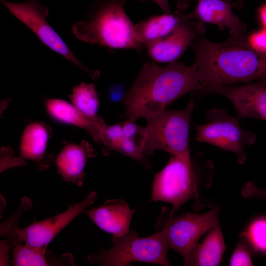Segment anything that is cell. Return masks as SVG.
Masks as SVG:
<instances>
[{"label":"cell","instance_id":"e0dca14e","mask_svg":"<svg viewBox=\"0 0 266 266\" xmlns=\"http://www.w3.org/2000/svg\"><path fill=\"white\" fill-rule=\"evenodd\" d=\"M182 12L153 16L134 26L135 36L146 47L168 36L177 25Z\"/></svg>","mask_w":266,"mask_h":266},{"label":"cell","instance_id":"7a4b0ae2","mask_svg":"<svg viewBox=\"0 0 266 266\" xmlns=\"http://www.w3.org/2000/svg\"><path fill=\"white\" fill-rule=\"evenodd\" d=\"M202 89L191 65L186 66L176 61L164 66L146 63L126 93V120L146 118L165 109L182 96Z\"/></svg>","mask_w":266,"mask_h":266},{"label":"cell","instance_id":"d6986e66","mask_svg":"<svg viewBox=\"0 0 266 266\" xmlns=\"http://www.w3.org/2000/svg\"><path fill=\"white\" fill-rule=\"evenodd\" d=\"M48 134L46 128L39 123H32L25 129L21 139V156L35 162L44 156Z\"/></svg>","mask_w":266,"mask_h":266},{"label":"cell","instance_id":"52a82bcc","mask_svg":"<svg viewBox=\"0 0 266 266\" xmlns=\"http://www.w3.org/2000/svg\"><path fill=\"white\" fill-rule=\"evenodd\" d=\"M196 199L197 208L200 207L196 177L192 166L173 156L165 166L154 176L150 200L171 203L173 208L169 218L186 201Z\"/></svg>","mask_w":266,"mask_h":266},{"label":"cell","instance_id":"5b68a950","mask_svg":"<svg viewBox=\"0 0 266 266\" xmlns=\"http://www.w3.org/2000/svg\"><path fill=\"white\" fill-rule=\"evenodd\" d=\"M113 246L108 250L101 249L97 254L88 257L91 264L123 266L132 262H144L164 266H170L167 253L170 249L164 229L152 235L140 238L135 231H129L123 236L112 237Z\"/></svg>","mask_w":266,"mask_h":266},{"label":"cell","instance_id":"2e32d148","mask_svg":"<svg viewBox=\"0 0 266 266\" xmlns=\"http://www.w3.org/2000/svg\"><path fill=\"white\" fill-rule=\"evenodd\" d=\"M226 249L219 225L211 229L201 243H197L184 261L186 266H216L221 262Z\"/></svg>","mask_w":266,"mask_h":266},{"label":"cell","instance_id":"5bb4252c","mask_svg":"<svg viewBox=\"0 0 266 266\" xmlns=\"http://www.w3.org/2000/svg\"><path fill=\"white\" fill-rule=\"evenodd\" d=\"M135 210L131 209L128 203L118 199L106 201L102 205L93 207L85 212L101 229L120 237L130 231V224Z\"/></svg>","mask_w":266,"mask_h":266},{"label":"cell","instance_id":"30bf717a","mask_svg":"<svg viewBox=\"0 0 266 266\" xmlns=\"http://www.w3.org/2000/svg\"><path fill=\"white\" fill-rule=\"evenodd\" d=\"M97 199L95 192H92L81 202L70 205L64 212L46 219L34 221L22 229L17 226L7 235L15 238L21 243L35 247L48 246L60 232L85 209L92 204Z\"/></svg>","mask_w":266,"mask_h":266},{"label":"cell","instance_id":"4fadbf2b","mask_svg":"<svg viewBox=\"0 0 266 266\" xmlns=\"http://www.w3.org/2000/svg\"><path fill=\"white\" fill-rule=\"evenodd\" d=\"M189 17L203 23L216 25L223 30H230V37L245 39L247 36L246 25L232 12V0H198Z\"/></svg>","mask_w":266,"mask_h":266},{"label":"cell","instance_id":"f1b7e54d","mask_svg":"<svg viewBox=\"0 0 266 266\" xmlns=\"http://www.w3.org/2000/svg\"><path fill=\"white\" fill-rule=\"evenodd\" d=\"M192 0H177V6L179 10H183L188 6L189 2Z\"/></svg>","mask_w":266,"mask_h":266},{"label":"cell","instance_id":"6da1fadb","mask_svg":"<svg viewBox=\"0 0 266 266\" xmlns=\"http://www.w3.org/2000/svg\"><path fill=\"white\" fill-rule=\"evenodd\" d=\"M190 47L195 54L191 66L202 89L249 83L266 77V54L251 48L246 38L230 37L224 42L216 43L201 35Z\"/></svg>","mask_w":266,"mask_h":266},{"label":"cell","instance_id":"9a60e30c","mask_svg":"<svg viewBox=\"0 0 266 266\" xmlns=\"http://www.w3.org/2000/svg\"><path fill=\"white\" fill-rule=\"evenodd\" d=\"M46 105L48 112L54 119L84 128L94 139L101 140L106 126L101 118H90L81 113L74 105L60 99H47Z\"/></svg>","mask_w":266,"mask_h":266},{"label":"cell","instance_id":"ac0fdd59","mask_svg":"<svg viewBox=\"0 0 266 266\" xmlns=\"http://www.w3.org/2000/svg\"><path fill=\"white\" fill-rule=\"evenodd\" d=\"M90 152L74 144L66 146L58 155L56 165L63 179L80 186L84 182L83 170Z\"/></svg>","mask_w":266,"mask_h":266},{"label":"cell","instance_id":"603a6c76","mask_svg":"<svg viewBox=\"0 0 266 266\" xmlns=\"http://www.w3.org/2000/svg\"><path fill=\"white\" fill-rule=\"evenodd\" d=\"M229 266H253L250 252L243 243H239L236 246L230 259Z\"/></svg>","mask_w":266,"mask_h":266},{"label":"cell","instance_id":"cb8c5ba5","mask_svg":"<svg viewBox=\"0 0 266 266\" xmlns=\"http://www.w3.org/2000/svg\"><path fill=\"white\" fill-rule=\"evenodd\" d=\"M246 41L254 50L266 54V29L262 28L247 34Z\"/></svg>","mask_w":266,"mask_h":266},{"label":"cell","instance_id":"3957f363","mask_svg":"<svg viewBox=\"0 0 266 266\" xmlns=\"http://www.w3.org/2000/svg\"><path fill=\"white\" fill-rule=\"evenodd\" d=\"M125 0H96L86 19L73 25V34L86 43L141 51L143 45L135 36L134 25L125 12Z\"/></svg>","mask_w":266,"mask_h":266},{"label":"cell","instance_id":"9c48e42d","mask_svg":"<svg viewBox=\"0 0 266 266\" xmlns=\"http://www.w3.org/2000/svg\"><path fill=\"white\" fill-rule=\"evenodd\" d=\"M219 209L202 214L187 213L168 219L164 228L170 249L178 252L184 261L200 238L219 225Z\"/></svg>","mask_w":266,"mask_h":266},{"label":"cell","instance_id":"4316f807","mask_svg":"<svg viewBox=\"0 0 266 266\" xmlns=\"http://www.w3.org/2000/svg\"><path fill=\"white\" fill-rule=\"evenodd\" d=\"M141 1L147 0L151 1L155 3L165 13H171L170 6L168 0H138Z\"/></svg>","mask_w":266,"mask_h":266},{"label":"cell","instance_id":"484cf974","mask_svg":"<svg viewBox=\"0 0 266 266\" xmlns=\"http://www.w3.org/2000/svg\"><path fill=\"white\" fill-rule=\"evenodd\" d=\"M125 86L121 84H113L109 87L108 94L112 102H117L124 99L126 93Z\"/></svg>","mask_w":266,"mask_h":266},{"label":"cell","instance_id":"8fae6325","mask_svg":"<svg viewBox=\"0 0 266 266\" xmlns=\"http://www.w3.org/2000/svg\"><path fill=\"white\" fill-rule=\"evenodd\" d=\"M201 91L227 98L235 107L238 118L252 117L266 120V77L256 82L236 86H210Z\"/></svg>","mask_w":266,"mask_h":266},{"label":"cell","instance_id":"ba28073f","mask_svg":"<svg viewBox=\"0 0 266 266\" xmlns=\"http://www.w3.org/2000/svg\"><path fill=\"white\" fill-rule=\"evenodd\" d=\"M0 1L12 14L28 27L45 45L75 64L93 79L99 77L100 72L89 69L83 65L49 24L46 20L49 8L43 5L40 0H27L24 3Z\"/></svg>","mask_w":266,"mask_h":266},{"label":"cell","instance_id":"277c9868","mask_svg":"<svg viewBox=\"0 0 266 266\" xmlns=\"http://www.w3.org/2000/svg\"><path fill=\"white\" fill-rule=\"evenodd\" d=\"M195 107L193 100L184 108L164 109L146 117L144 155L146 159L155 150H163L176 156L189 165V130L191 115Z\"/></svg>","mask_w":266,"mask_h":266},{"label":"cell","instance_id":"7402d4cb","mask_svg":"<svg viewBox=\"0 0 266 266\" xmlns=\"http://www.w3.org/2000/svg\"><path fill=\"white\" fill-rule=\"evenodd\" d=\"M241 235L255 251L266 253V218L253 221Z\"/></svg>","mask_w":266,"mask_h":266},{"label":"cell","instance_id":"7c38bea8","mask_svg":"<svg viewBox=\"0 0 266 266\" xmlns=\"http://www.w3.org/2000/svg\"><path fill=\"white\" fill-rule=\"evenodd\" d=\"M204 23L190 19L182 12L173 31L166 37L147 47L149 56L154 61L172 62L179 58L192 42L205 33Z\"/></svg>","mask_w":266,"mask_h":266},{"label":"cell","instance_id":"8992f818","mask_svg":"<svg viewBox=\"0 0 266 266\" xmlns=\"http://www.w3.org/2000/svg\"><path fill=\"white\" fill-rule=\"evenodd\" d=\"M207 122L196 124V140L207 143L235 153L240 164L247 160L245 147L253 144L255 135L244 130L237 119L231 116L223 109L213 108L206 115Z\"/></svg>","mask_w":266,"mask_h":266},{"label":"cell","instance_id":"ffe728a7","mask_svg":"<svg viewBox=\"0 0 266 266\" xmlns=\"http://www.w3.org/2000/svg\"><path fill=\"white\" fill-rule=\"evenodd\" d=\"M10 241L13 249L12 264L15 266H54L50 260L59 263L56 259H50L47 254V246L35 247L21 243L16 238H11Z\"/></svg>","mask_w":266,"mask_h":266},{"label":"cell","instance_id":"83f0119b","mask_svg":"<svg viewBox=\"0 0 266 266\" xmlns=\"http://www.w3.org/2000/svg\"><path fill=\"white\" fill-rule=\"evenodd\" d=\"M258 16L263 28L266 29V3L263 4L259 7Z\"/></svg>","mask_w":266,"mask_h":266},{"label":"cell","instance_id":"d4e9b609","mask_svg":"<svg viewBox=\"0 0 266 266\" xmlns=\"http://www.w3.org/2000/svg\"><path fill=\"white\" fill-rule=\"evenodd\" d=\"M242 194L248 198H266V190L258 188L252 182H248L243 186Z\"/></svg>","mask_w":266,"mask_h":266},{"label":"cell","instance_id":"44dd1931","mask_svg":"<svg viewBox=\"0 0 266 266\" xmlns=\"http://www.w3.org/2000/svg\"><path fill=\"white\" fill-rule=\"evenodd\" d=\"M70 98L75 107L87 117L96 119L99 101L95 86L84 82L75 86Z\"/></svg>","mask_w":266,"mask_h":266}]
</instances>
